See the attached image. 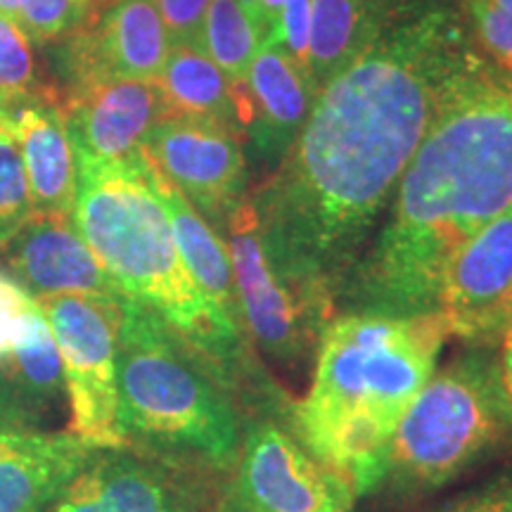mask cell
Returning <instances> with one entry per match:
<instances>
[{
  "mask_svg": "<svg viewBox=\"0 0 512 512\" xmlns=\"http://www.w3.org/2000/svg\"><path fill=\"white\" fill-rule=\"evenodd\" d=\"M472 48L456 10L399 3L373 46L318 93L297 140L256 192L268 256L318 318L361 259L446 81Z\"/></svg>",
  "mask_w": 512,
  "mask_h": 512,
  "instance_id": "cell-1",
  "label": "cell"
},
{
  "mask_svg": "<svg viewBox=\"0 0 512 512\" xmlns=\"http://www.w3.org/2000/svg\"><path fill=\"white\" fill-rule=\"evenodd\" d=\"M510 207L512 74L472 48L446 81L380 235L344 280L354 311H434L451 256Z\"/></svg>",
  "mask_w": 512,
  "mask_h": 512,
  "instance_id": "cell-2",
  "label": "cell"
},
{
  "mask_svg": "<svg viewBox=\"0 0 512 512\" xmlns=\"http://www.w3.org/2000/svg\"><path fill=\"white\" fill-rule=\"evenodd\" d=\"M446 337L437 311H351L320 330L311 389L294 425L306 451L354 496L387 475L396 427L432 377Z\"/></svg>",
  "mask_w": 512,
  "mask_h": 512,
  "instance_id": "cell-3",
  "label": "cell"
},
{
  "mask_svg": "<svg viewBox=\"0 0 512 512\" xmlns=\"http://www.w3.org/2000/svg\"><path fill=\"white\" fill-rule=\"evenodd\" d=\"M72 221L119 292L150 309L221 384L242 368V328L200 290L152 188L143 150L119 162L76 155Z\"/></svg>",
  "mask_w": 512,
  "mask_h": 512,
  "instance_id": "cell-4",
  "label": "cell"
},
{
  "mask_svg": "<svg viewBox=\"0 0 512 512\" xmlns=\"http://www.w3.org/2000/svg\"><path fill=\"white\" fill-rule=\"evenodd\" d=\"M119 330V420L128 446L230 470L242 434L233 403L166 325L124 297Z\"/></svg>",
  "mask_w": 512,
  "mask_h": 512,
  "instance_id": "cell-5",
  "label": "cell"
},
{
  "mask_svg": "<svg viewBox=\"0 0 512 512\" xmlns=\"http://www.w3.org/2000/svg\"><path fill=\"white\" fill-rule=\"evenodd\" d=\"M498 366L470 354L432 373L415 396L389 448L387 475L413 486H439L472 465L510 427Z\"/></svg>",
  "mask_w": 512,
  "mask_h": 512,
  "instance_id": "cell-6",
  "label": "cell"
},
{
  "mask_svg": "<svg viewBox=\"0 0 512 512\" xmlns=\"http://www.w3.org/2000/svg\"><path fill=\"white\" fill-rule=\"evenodd\" d=\"M48 320L67 392V432L95 448H128L119 420V330L124 294L36 297Z\"/></svg>",
  "mask_w": 512,
  "mask_h": 512,
  "instance_id": "cell-7",
  "label": "cell"
},
{
  "mask_svg": "<svg viewBox=\"0 0 512 512\" xmlns=\"http://www.w3.org/2000/svg\"><path fill=\"white\" fill-rule=\"evenodd\" d=\"M223 228L240 325L268 358L297 366L306 344L318 342L320 318L268 256L252 200L242 202Z\"/></svg>",
  "mask_w": 512,
  "mask_h": 512,
  "instance_id": "cell-8",
  "label": "cell"
},
{
  "mask_svg": "<svg viewBox=\"0 0 512 512\" xmlns=\"http://www.w3.org/2000/svg\"><path fill=\"white\" fill-rule=\"evenodd\" d=\"M349 484L283 430L261 422L245 434L223 503L247 512H349Z\"/></svg>",
  "mask_w": 512,
  "mask_h": 512,
  "instance_id": "cell-9",
  "label": "cell"
},
{
  "mask_svg": "<svg viewBox=\"0 0 512 512\" xmlns=\"http://www.w3.org/2000/svg\"><path fill=\"white\" fill-rule=\"evenodd\" d=\"M143 152L209 226H226L230 214L247 200V162L235 128L166 117L152 128Z\"/></svg>",
  "mask_w": 512,
  "mask_h": 512,
  "instance_id": "cell-10",
  "label": "cell"
},
{
  "mask_svg": "<svg viewBox=\"0 0 512 512\" xmlns=\"http://www.w3.org/2000/svg\"><path fill=\"white\" fill-rule=\"evenodd\" d=\"M72 31L62 55L67 95L110 79L155 81L171 50L155 0H112Z\"/></svg>",
  "mask_w": 512,
  "mask_h": 512,
  "instance_id": "cell-11",
  "label": "cell"
},
{
  "mask_svg": "<svg viewBox=\"0 0 512 512\" xmlns=\"http://www.w3.org/2000/svg\"><path fill=\"white\" fill-rule=\"evenodd\" d=\"M448 335L491 342L512 323V207L448 261L437 309Z\"/></svg>",
  "mask_w": 512,
  "mask_h": 512,
  "instance_id": "cell-12",
  "label": "cell"
},
{
  "mask_svg": "<svg viewBox=\"0 0 512 512\" xmlns=\"http://www.w3.org/2000/svg\"><path fill=\"white\" fill-rule=\"evenodd\" d=\"M200 503L188 475L128 446L93 451L46 512H197Z\"/></svg>",
  "mask_w": 512,
  "mask_h": 512,
  "instance_id": "cell-13",
  "label": "cell"
},
{
  "mask_svg": "<svg viewBox=\"0 0 512 512\" xmlns=\"http://www.w3.org/2000/svg\"><path fill=\"white\" fill-rule=\"evenodd\" d=\"M64 117L76 155L119 162L143 150L166 114L155 81L110 79L67 95Z\"/></svg>",
  "mask_w": 512,
  "mask_h": 512,
  "instance_id": "cell-14",
  "label": "cell"
},
{
  "mask_svg": "<svg viewBox=\"0 0 512 512\" xmlns=\"http://www.w3.org/2000/svg\"><path fill=\"white\" fill-rule=\"evenodd\" d=\"M5 249L12 273L38 297L121 294L79 235L72 216L34 214Z\"/></svg>",
  "mask_w": 512,
  "mask_h": 512,
  "instance_id": "cell-15",
  "label": "cell"
},
{
  "mask_svg": "<svg viewBox=\"0 0 512 512\" xmlns=\"http://www.w3.org/2000/svg\"><path fill=\"white\" fill-rule=\"evenodd\" d=\"M8 121L27 169L36 214L72 216L76 197V152L64 107L48 93H34L0 112Z\"/></svg>",
  "mask_w": 512,
  "mask_h": 512,
  "instance_id": "cell-16",
  "label": "cell"
},
{
  "mask_svg": "<svg viewBox=\"0 0 512 512\" xmlns=\"http://www.w3.org/2000/svg\"><path fill=\"white\" fill-rule=\"evenodd\" d=\"M93 451L69 432L0 427V512H46Z\"/></svg>",
  "mask_w": 512,
  "mask_h": 512,
  "instance_id": "cell-17",
  "label": "cell"
},
{
  "mask_svg": "<svg viewBox=\"0 0 512 512\" xmlns=\"http://www.w3.org/2000/svg\"><path fill=\"white\" fill-rule=\"evenodd\" d=\"M252 138L266 159L283 162L318 98L311 76L273 38L259 43L247 72Z\"/></svg>",
  "mask_w": 512,
  "mask_h": 512,
  "instance_id": "cell-18",
  "label": "cell"
},
{
  "mask_svg": "<svg viewBox=\"0 0 512 512\" xmlns=\"http://www.w3.org/2000/svg\"><path fill=\"white\" fill-rule=\"evenodd\" d=\"M67 406L62 363L46 316L31 335L0 356V427L3 430L53 432Z\"/></svg>",
  "mask_w": 512,
  "mask_h": 512,
  "instance_id": "cell-19",
  "label": "cell"
},
{
  "mask_svg": "<svg viewBox=\"0 0 512 512\" xmlns=\"http://www.w3.org/2000/svg\"><path fill=\"white\" fill-rule=\"evenodd\" d=\"M401 0H313L309 76L318 93L380 38Z\"/></svg>",
  "mask_w": 512,
  "mask_h": 512,
  "instance_id": "cell-20",
  "label": "cell"
},
{
  "mask_svg": "<svg viewBox=\"0 0 512 512\" xmlns=\"http://www.w3.org/2000/svg\"><path fill=\"white\" fill-rule=\"evenodd\" d=\"M147 174H150L152 188H155L159 200L164 204L166 219H169L171 233H174L178 254H181L185 268H188L195 283L200 285V290L207 294L211 302L240 325L226 242L219 238V233L202 219L200 211L185 200L183 192L150 159H147Z\"/></svg>",
  "mask_w": 512,
  "mask_h": 512,
  "instance_id": "cell-21",
  "label": "cell"
},
{
  "mask_svg": "<svg viewBox=\"0 0 512 512\" xmlns=\"http://www.w3.org/2000/svg\"><path fill=\"white\" fill-rule=\"evenodd\" d=\"M155 86L166 117L204 119L238 131L240 112L233 83L200 46L171 48Z\"/></svg>",
  "mask_w": 512,
  "mask_h": 512,
  "instance_id": "cell-22",
  "label": "cell"
},
{
  "mask_svg": "<svg viewBox=\"0 0 512 512\" xmlns=\"http://www.w3.org/2000/svg\"><path fill=\"white\" fill-rule=\"evenodd\" d=\"M259 43V31L238 0H211L204 15L200 48L219 64L226 79L233 83V91L247 88L249 64Z\"/></svg>",
  "mask_w": 512,
  "mask_h": 512,
  "instance_id": "cell-23",
  "label": "cell"
},
{
  "mask_svg": "<svg viewBox=\"0 0 512 512\" xmlns=\"http://www.w3.org/2000/svg\"><path fill=\"white\" fill-rule=\"evenodd\" d=\"M34 214L22 152L8 121L0 117V249L15 240Z\"/></svg>",
  "mask_w": 512,
  "mask_h": 512,
  "instance_id": "cell-24",
  "label": "cell"
},
{
  "mask_svg": "<svg viewBox=\"0 0 512 512\" xmlns=\"http://www.w3.org/2000/svg\"><path fill=\"white\" fill-rule=\"evenodd\" d=\"M36 93L31 41L8 17L0 15V112Z\"/></svg>",
  "mask_w": 512,
  "mask_h": 512,
  "instance_id": "cell-25",
  "label": "cell"
},
{
  "mask_svg": "<svg viewBox=\"0 0 512 512\" xmlns=\"http://www.w3.org/2000/svg\"><path fill=\"white\" fill-rule=\"evenodd\" d=\"M472 46L486 62L512 74V15L491 0H460Z\"/></svg>",
  "mask_w": 512,
  "mask_h": 512,
  "instance_id": "cell-26",
  "label": "cell"
},
{
  "mask_svg": "<svg viewBox=\"0 0 512 512\" xmlns=\"http://www.w3.org/2000/svg\"><path fill=\"white\" fill-rule=\"evenodd\" d=\"M0 15L12 19L36 46L76 29L74 0H0Z\"/></svg>",
  "mask_w": 512,
  "mask_h": 512,
  "instance_id": "cell-27",
  "label": "cell"
},
{
  "mask_svg": "<svg viewBox=\"0 0 512 512\" xmlns=\"http://www.w3.org/2000/svg\"><path fill=\"white\" fill-rule=\"evenodd\" d=\"M41 316L34 294L10 275L0 273V356L17 349Z\"/></svg>",
  "mask_w": 512,
  "mask_h": 512,
  "instance_id": "cell-28",
  "label": "cell"
},
{
  "mask_svg": "<svg viewBox=\"0 0 512 512\" xmlns=\"http://www.w3.org/2000/svg\"><path fill=\"white\" fill-rule=\"evenodd\" d=\"M166 36L174 46H200L204 15L211 0H155Z\"/></svg>",
  "mask_w": 512,
  "mask_h": 512,
  "instance_id": "cell-29",
  "label": "cell"
},
{
  "mask_svg": "<svg viewBox=\"0 0 512 512\" xmlns=\"http://www.w3.org/2000/svg\"><path fill=\"white\" fill-rule=\"evenodd\" d=\"M311 5L313 0H285L280 12L278 31L273 41L287 50L299 67L309 74V29H311Z\"/></svg>",
  "mask_w": 512,
  "mask_h": 512,
  "instance_id": "cell-30",
  "label": "cell"
},
{
  "mask_svg": "<svg viewBox=\"0 0 512 512\" xmlns=\"http://www.w3.org/2000/svg\"><path fill=\"white\" fill-rule=\"evenodd\" d=\"M439 512H512V477L491 484L489 489L448 505Z\"/></svg>",
  "mask_w": 512,
  "mask_h": 512,
  "instance_id": "cell-31",
  "label": "cell"
},
{
  "mask_svg": "<svg viewBox=\"0 0 512 512\" xmlns=\"http://www.w3.org/2000/svg\"><path fill=\"white\" fill-rule=\"evenodd\" d=\"M498 380H501V389L512 413V323L503 330L501 335V354H498Z\"/></svg>",
  "mask_w": 512,
  "mask_h": 512,
  "instance_id": "cell-32",
  "label": "cell"
},
{
  "mask_svg": "<svg viewBox=\"0 0 512 512\" xmlns=\"http://www.w3.org/2000/svg\"><path fill=\"white\" fill-rule=\"evenodd\" d=\"M102 5H105V0H74V12H76V27H79L81 22H86L88 17H93L95 12H98Z\"/></svg>",
  "mask_w": 512,
  "mask_h": 512,
  "instance_id": "cell-33",
  "label": "cell"
},
{
  "mask_svg": "<svg viewBox=\"0 0 512 512\" xmlns=\"http://www.w3.org/2000/svg\"><path fill=\"white\" fill-rule=\"evenodd\" d=\"M491 3L496 5V8H501L508 12V15H512V0H491Z\"/></svg>",
  "mask_w": 512,
  "mask_h": 512,
  "instance_id": "cell-34",
  "label": "cell"
},
{
  "mask_svg": "<svg viewBox=\"0 0 512 512\" xmlns=\"http://www.w3.org/2000/svg\"><path fill=\"white\" fill-rule=\"evenodd\" d=\"M238 3L242 5V10L247 12L249 19H252L254 17V0H238Z\"/></svg>",
  "mask_w": 512,
  "mask_h": 512,
  "instance_id": "cell-35",
  "label": "cell"
},
{
  "mask_svg": "<svg viewBox=\"0 0 512 512\" xmlns=\"http://www.w3.org/2000/svg\"><path fill=\"white\" fill-rule=\"evenodd\" d=\"M216 512H247V510H238V508H233V505H226V503H221V508L216 510Z\"/></svg>",
  "mask_w": 512,
  "mask_h": 512,
  "instance_id": "cell-36",
  "label": "cell"
},
{
  "mask_svg": "<svg viewBox=\"0 0 512 512\" xmlns=\"http://www.w3.org/2000/svg\"><path fill=\"white\" fill-rule=\"evenodd\" d=\"M107 3H112V0H105V5H107ZM105 5H102V8H105Z\"/></svg>",
  "mask_w": 512,
  "mask_h": 512,
  "instance_id": "cell-37",
  "label": "cell"
}]
</instances>
